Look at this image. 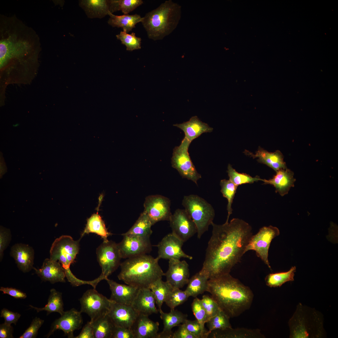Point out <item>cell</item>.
I'll list each match as a JSON object with an SVG mask.
<instances>
[{
	"label": "cell",
	"instance_id": "obj_1",
	"mask_svg": "<svg viewBox=\"0 0 338 338\" xmlns=\"http://www.w3.org/2000/svg\"><path fill=\"white\" fill-rule=\"evenodd\" d=\"M36 32L16 16L0 17V104L9 85L30 84L38 70L41 51Z\"/></svg>",
	"mask_w": 338,
	"mask_h": 338
},
{
	"label": "cell",
	"instance_id": "obj_2",
	"mask_svg": "<svg viewBox=\"0 0 338 338\" xmlns=\"http://www.w3.org/2000/svg\"><path fill=\"white\" fill-rule=\"evenodd\" d=\"M212 235L200 272L208 279L229 274L241 261L252 236L251 226L244 220L233 218L221 225L213 222Z\"/></svg>",
	"mask_w": 338,
	"mask_h": 338
},
{
	"label": "cell",
	"instance_id": "obj_3",
	"mask_svg": "<svg viewBox=\"0 0 338 338\" xmlns=\"http://www.w3.org/2000/svg\"><path fill=\"white\" fill-rule=\"evenodd\" d=\"M207 291L230 318L238 317L248 310L254 297L250 288L230 273L209 279Z\"/></svg>",
	"mask_w": 338,
	"mask_h": 338
},
{
	"label": "cell",
	"instance_id": "obj_4",
	"mask_svg": "<svg viewBox=\"0 0 338 338\" xmlns=\"http://www.w3.org/2000/svg\"><path fill=\"white\" fill-rule=\"evenodd\" d=\"M159 259L145 254L127 259L120 263L118 279L126 284L141 288H149L163 273L158 264Z\"/></svg>",
	"mask_w": 338,
	"mask_h": 338
},
{
	"label": "cell",
	"instance_id": "obj_5",
	"mask_svg": "<svg viewBox=\"0 0 338 338\" xmlns=\"http://www.w3.org/2000/svg\"><path fill=\"white\" fill-rule=\"evenodd\" d=\"M181 15V6L168 0L146 13L142 18L141 22L150 39L160 40L176 29Z\"/></svg>",
	"mask_w": 338,
	"mask_h": 338
},
{
	"label": "cell",
	"instance_id": "obj_6",
	"mask_svg": "<svg viewBox=\"0 0 338 338\" xmlns=\"http://www.w3.org/2000/svg\"><path fill=\"white\" fill-rule=\"evenodd\" d=\"M315 310L299 304L289 325L290 338H321L324 336L323 319Z\"/></svg>",
	"mask_w": 338,
	"mask_h": 338
},
{
	"label": "cell",
	"instance_id": "obj_7",
	"mask_svg": "<svg viewBox=\"0 0 338 338\" xmlns=\"http://www.w3.org/2000/svg\"><path fill=\"white\" fill-rule=\"evenodd\" d=\"M182 205L194 222L197 238L200 239L213 223L215 216L213 207L204 199L193 194L184 196Z\"/></svg>",
	"mask_w": 338,
	"mask_h": 338
},
{
	"label": "cell",
	"instance_id": "obj_8",
	"mask_svg": "<svg viewBox=\"0 0 338 338\" xmlns=\"http://www.w3.org/2000/svg\"><path fill=\"white\" fill-rule=\"evenodd\" d=\"M81 239L74 240L69 235H62L53 242L50 250V258L59 262L64 268L66 277L69 282L74 281L76 277L70 269L79 249V242Z\"/></svg>",
	"mask_w": 338,
	"mask_h": 338
},
{
	"label": "cell",
	"instance_id": "obj_9",
	"mask_svg": "<svg viewBox=\"0 0 338 338\" xmlns=\"http://www.w3.org/2000/svg\"><path fill=\"white\" fill-rule=\"evenodd\" d=\"M97 261L101 267L102 273L94 280L95 284L101 280H106L120 265L121 258L117 243L112 241L103 242L97 248Z\"/></svg>",
	"mask_w": 338,
	"mask_h": 338
},
{
	"label": "cell",
	"instance_id": "obj_10",
	"mask_svg": "<svg viewBox=\"0 0 338 338\" xmlns=\"http://www.w3.org/2000/svg\"><path fill=\"white\" fill-rule=\"evenodd\" d=\"M191 142L184 138L179 146L175 147L171 158L172 167L184 178L192 181L197 185L201 176L197 171L188 152Z\"/></svg>",
	"mask_w": 338,
	"mask_h": 338
},
{
	"label": "cell",
	"instance_id": "obj_11",
	"mask_svg": "<svg viewBox=\"0 0 338 338\" xmlns=\"http://www.w3.org/2000/svg\"><path fill=\"white\" fill-rule=\"evenodd\" d=\"M79 301L80 311L88 315L92 321L107 314L113 302L94 288L86 291Z\"/></svg>",
	"mask_w": 338,
	"mask_h": 338
},
{
	"label": "cell",
	"instance_id": "obj_12",
	"mask_svg": "<svg viewBox=\"0 0 338 338\" xmlns=\"http://www.w3.org/2000/svg\"><path fill=\"white\" fill-rule=\"evenodd\" d=\"M280 234L279 229L271 225L264 226L251 237L245 252L250 250L255 251L257 256L271 269L268 260V252L272 240Z\"/></svg>",
	"mask_w": 338,
	"mask_h": 338
},
{
	"label": "cell",
	"instance_id": "obj_13",
	"mask_svg": "<svg viewBox=\"0 0 338 338\" xmlns=\"http://www.w3.org/2000/svg\"><path fill=\"white\" fill-rule=\"evenodd\" d=\"M170 204L168 198L160 195H150L146 198L144 211L152 225L159 221H169L172 215Z\"/></svg>",
	"mask_w": 338,
	"mask_h": 338
},
{
	"label": "cell",
	"instance_id": "obj_14",
	"mask_svg": "<svg viewBox=\"0 0 338 338\" xmlns=\"http://www.w3.org/2000/svg\"><path fill=\"white\" fill-rule=\"evenodd\" d=\"M169 221L172 233L184 243L197 233L194 222L185 209L176 210Z\"/></svg>",
	"mask_w": 338,
	"mask_h": 338
},
{
	"label": "cell",
	"instance_id": "obj_15",
	"mask_svg": "<svg viewBox=\"0 0 338 338\" xmlns=\"http://www.w3.org/2000/svg\"><path fill=\"white\" fill-rule=\"evenodd\" d=\"M117 246L122 259H128L146 254L151 250L150 237L122 235Z\"/></svg>",
	"mask_w": 338,
	"mask_h": 338
},
{
	"label": "cell",
	"instance_id": "obj_16",
	"mask_svg": "<svg viewBox=\"0 0 338 338\" xmlns=\"http://www.w3.org/2000/svg\"><path fill=\"white\" fill-rule=\"evenodd\" d=\"M81 312L74 308L64 311L59 318L52 324L49 333L46 335L49 337L57 330H62L68 338H74V330L80 329L83 324Z\"/></svg>",
	"mask_w": 338,
	"mask_h": 338
},
{
	"label": "cell",
	"instance_id": "obj_17",
	"mask_svg": "<svg viewBox=\"0 0 338 338\" xmlns=\"http://www.w3.org/2000/svg\"><path fill=\"white\" fill-rule=\"evenodd\" d=\"M184 243L172 233L165 236L157 245V257L166 259H179L182 258L191 260L192 257L185 253L182 247Z\"/></svg>",
	"mask_w": 338,
	"mask_h": 338
},
{
	"label": "cell",
	"instance_id": "obj_18",
	"mask_svg": "<svg viewBox=\"0 0 338 338\" xmlns=\"http://www.w3.org/2000/svg\"><path fill=\"white\" fill-rule=\"evenodd\" d=\"M189 275V265L186 261L171 259L169 260V268L164 276L173 288L180 289L187 284Z\"/></svg>",
	"mask_w": 338,
	"mask_h": 338
},
{
	"label": "cell",
	"instance_id": "obj_19",
	"mask_svg": "<svg viewBox=\"0 0 338 338\" xmlns=\"http://www.w3.org/2000/svg\"><path fill=\"white\" fill-rule=\"evenodd\" d=\"M139 314L131 305L114 302L108 314L115 326L131 329Z\"/></svg>",
	"mask_w": 338,
	"mask_h": 338
},
{
	"label": "cell",
	"instance_id": "obj_20",
	"mask_svg": "<svg viewBox=\"0 0 338 338\" xmlns=\"http://www.w3.org/2000/svg\"><path fill=\"white\" fill-rule=\"evenodd\" d=\"M106 280L111 292L110 300L115 303L131 305L139 288L128 284H120L108 278Z\"/></svg>",
	"mask_w": 338,
	"mask_h": 338
},
{
	"label": "cell",
	"instance_id": "obj_21",
	"mask_svg": "<svg viewBox=\"0 0 338 338\" xmlns=\"http://www.w3.org/2000/svg\"><path fill=\"white\" fill-rule=\"evenodd\" d=\"M33 269L36 274L44 281H49L52 284L65 282L64 269L58 261L47 258L44 260L40 268L36 269L34 268Z\"/></svg>",
	"mask_w": 338,
	"mask_h": 338
},
{
	"label": "cell",
	"instance_id": "obj_22",
	"mask_svg": "<svg viewBox=\"0 0 338 338\" xmlns=\"http://www.w3.org/2000/svg\"><path fill=\"white\" fill-rule=\"evenodd\" d=\"M156 300L151 290L147 288H139L131 306L139 314L149 315L159 311L156 306Z\"/></svg>",
	"mask_w": 338,
	"mask_h": 338
},
{
	"label": "cell",
	"instance_id": "obj_23",
	"mask_svg": "<svg viewBox=\"0 0 338 338\" xmlns=\"http://www.w3.org/2000/svg\"><path fill=\"white\" fill-rule=\"evenodd\" d=\"M10 254L19 269L23 272H28L33 269L34 251L30 246L21 243L16 244L11 248Z\"/></svg>",
	"mask_w": 338,
	"mask_h": 338
},
{
	"label": "cell",
	"instance_id": "obj_24",
	"mask_svg": "<svg viewBox=\"0 0 338 338\" xmlns=\"http://www.w3.org/2000/svg\"><path fill=\"white\" fill-rule=\"evenodd\" d=\"M159 323L139 314L131 327L135 338H158Z\"/></svg>",
	"mask_w": 338,
	"mask_h": 338
},
{
	"label": "cell",
	"instance_id": "obj_25",
	"mask_svg": "<svg viewBox=\"0 0 338 338\" xmlns=\"http://www.w3.org/2000/svg\"><path fill=\"white\" fill-rule=\"evenodd\" d=\"M273 177L269 180L262 179L264 184H270L275 188L276 192L282 196L287 194L290 188L294 186L296 181L294 172L287 168L279 170Z\"/></svg>",
	"mask_w": 338,
	"mask_h": 338
},
{
	"label": "cell",
	"instance_id": "obj_26",
	"mask_svg": "<svg viewBox=\"0 0 338 338\" xmlns=\"http://www.w3.org/2000/svg\"><path fill=\"white\" fill-rule=\"evenodd\" d=\"M164 325L162 331L158 333V338H172V329L183 323L187 319V315L175 309L168 313L161 310L159 311Z\"/></svg>",
	"mask_w": 338,
	"mask_h": 338
},
{
	"label": "cell",
	"instance_id": "obj_27",
	"mask_svg": "<svg viewBox=\"0 0 338 338\" xmlns=\"http://www.w3.org/2000/svg\"><path fill=\"white\" fill-rule=\"evenodd\" d=\"M182 130L185 133V138L190 142L204 133L211 132L213 129L201 121L198 117H192L187 121L173 125Z\"/></svg>",
	"mask_w": 338,
	"mask_h": 338
},
{
	"label": "cell",
	"instance_id": "obj_28",
	"mask_svg": "<svg viewBox=\"0 0 338 338\" xmlns=\"http://www.w3.org/2000/svg\"><path fill=\"white\" fill-rule=\"evenodd\" d=\"M244 152L253 158H258L259 162L266 164L276 172L287 168L283 156L278 150L271 152L259 148L255 154L246 150Z\"/></svg>",
	"mask_w": 338,
	"mask_h": 338
},
{
	"label": "cell",
	"instance_id": "obj_29",
	"mask_svg": "<svg viewBox=\"0 0 338 338\" xmlns=\"http://www.w3.org/2000/svg\"><path fill=\"white\" fill-rule=\"evenodd\" d=\"M79 5L90 18H102L111 13L109 0H82Z\"/></svg>",
	"mask_w": 338,
	"mask_h": 338
},
{
	"label": "cell",
	"instance_id": "obj_30",
	"mask_svg": "<svg viewBox=\"0 0 338 338\" xmlns=\"http://www.w3.org/2000/svg\"><path fill=\"white\" fill-rule=\"evenodd\" d=\"M214 338H263L264 336L258 329H251L244 328L213 331Z\"/></svg>",
	"mask_w": 338,
	"mask_h": 338
},
{
	"label": "cell",
	"instance_id": "obj_31",
	"mask_svg": "<svg viewBox=\"0 0 338 338\" xmlns=\"http://www.w3.org/2000/svg\"><path fill=\"white\" fill-rule=\"evenodd\" d=\"M90 233L99 235L104 242L108 241L107 238L112 234L108 231L104 221L98 213L93 214L87 219L86 227L81 233L80 238L85 234Z\"/></svg>",
	"mask_w": 338,
	"mask_h": 338
},
{
	"label": "cell",
	"instance_id": "obj_32",
	"mask_svg": "<svg viewBox=\"0 0 338 338\" xmlns=\"http://www.w3.org/2000/svg\"><path fill=\"white\" fill-rule=\"evenodd\" d=\"M109 15L110 18L108 23L109 25L113 27L121 28L127 33L131 31L135 28L136 25L142 20V18L137 14L118 16L110 13Z\"/></svg>",
	"mask_w": 338,
	"mask_h": 338
},
{
	"label": "cell",
	"instance_id": "obj_33",
	"mask_svg": "<svg viewBox=\"0 0 338 338\" xmlns=\"http://www.w3.org/2000/svg\"><path fill=\"white\" fill-rule=\"evenodd\" d=\"M208 279L205 274L199 271L189 279L185 292L189 297H197L207 291Z\"/></svg>",
	"mask_w": 338,
	"mask_h": 338
},
{
	"label": "cell",
	"instance_id": "obj_34",
	"mask_svg": "<svg viewBox=\"0 0 338 338\" xmlns=\"http://www.w3.org/2000/svg\"><path fill=\"white\" fill-rule=\"evenodd\" d=\"M152 225L147 216L143 211L131 228L121 235L150 237L152 232L151 228Z\"/></svg>",
	"mask_w": 338,
	"mask_h": 338
},
{
	"label": "cell",
	"instance_id": "obj_35",
	"mask_svg": "<svg viewBox=\"0 0 338 338\" xmlns=\"http://www.w3.org/2000/svg\"><path fill=\"white\" fill-rule=\"evenodd\" d=\"M50 292L48 303L44 307L38 308L31 305L29 306L38 312L45 311L47 312V314L49 315L52 312H56L61 315L64 312L62 294L54 289H51Z\"/></svg>",
	"mask_w": 338,
	"mask_h": 338
},
{
	"label": "cell",
	"instance_id": "obj_36",
	"mask_svg": "<svg viewBox=\"0 0 338 338\" xmlns=\"http://www.w3.org/2000/svg\"><path fill=\"white\" fill-rule=\"evenodd\" d=\"M93 322L94 338H111L115 326L108 314Z\"/></svg>",
	"mask_w": 338,
	"mask_h": 338
},
{
	"label": "cell",
	"instance_id": "obj_37",
	"mask_svg": "<svg viewBox=\"0 0 338 338\" xmlns=\"http://www.w3.org/2000/svg\"><path fill=\"white\" fill-rule=\"evenodd\" d=\"M149 288L154 295L159 312L162 310V304L173 288L167 281H164L162 279H160L151 284Z\"/></svg>",
	"mask_w": 338,
	"mask_h": 338
},
{
	"label": "cell",
	"instance_id": "obj_38",
	"mask_svg": "<svg viewBox=\"0 0 338 338\" xmlns=\"http://www.w3.org/2000/svg\"><path fill=\"white\" fill-rule=\"evenodd\" d=\"M296 270V267L294 266L286 272L269 274L265 278L266 284L270 287H278L286 282L293 281Z\"/></svg>",
	"mask_w": 338,
	"mask_h": 338
},
{
	"label": "cell",
	"instance_id": "obj_39",
	"mask_svg": "<svg viewBox=\"0 0 338 338\" xmlns=\"http://www.w3.org/2000/svg\"><path fill=\"white\" fill-rule=\"evenodd\" d=\"M230 318L220 310L214 316L207 322L208 329L207 334L208 335L213 331L217 330H224L232 328L230 322Z\"/></svg>",
	"mask_w": 338,
	"mask_h": 338
},
{
	"label": "cell",
	"instance_id": "obj_40",
	"mask_svg": "<svg viewBox=\"0 0 338 338\" xmlns=\"http://www.w3.org/2000/svg\"><path fill=\"white\" fill-rule=\"evenodd\" d=\"M110 10L112 13L121 11L124 14H127L142 5V0H109Z\"/></svg>",
	"mask_w": 338,
	"mask_h": 338
},
{
	"label": "cell",
	"instance_id": "obj_41",
	"mask_svg": "<svg viewBox=\"0 0 338 338\" xmlns=\"http://www.w3.org/2000/svg\"><path fill=\"white\" fill-rule=\"evenodd\" d=\"M220 185L221 187V192L223 197L226 198L228 201L227 206L228 215L226 221H228L230 216L232 213V203L238 186L229 180L226 179L221 180Z\"/></svg>",
	"mask_w": 338,
	"mask_h": 338
},
{
	"label": "cell",
	"instance_id": "obj_42",
	"mask_svg": "<svg viewBox=\"0 0 338 338\" xmlns=\"http://www.w3.org/2000/svg\"><path fill=\"white\" fill-rule=\"evenodd\" d=\"M227 172L229 177V180L235 185L238 186L242 184L252 183L258 181H262L258 176L252 177L245 173H241L237 172L232 166L229 164L228 166Z\"/></svg>",
	"mask_w": 338,
	"mask_h": 338
},
{
	"label": "cell",
	"instance_id": "obj_43",
	"mask_svg": "<svg viewBox=\"0 0 338 338\" xmlns=\"http://www.w3.org/2000/svg\"><path fill=\"white\" fill-rule=\"evenodd\" d=\"M116 37L121 41L122 44L125 46L127 51H131L141 48V39L136 37L135 33L129 34L123 30L116 35Z\"/></svg>",
	"mask_w": 338,
	"mask_h": 338
},
{
	"label": "cell",
	"instance_id": "obj_44",
	"mask_svg": "<svg viewBox=\"0 0 338 338\" xmlns=\"http://www.w3.org/2000/svg\"><path fill=\"white\" fill-rule=\"evenodd\" d=\"M189 297L185 291H183L179 288H173L167 296L164 302L171 310H173L186 301Z\"/></svg>",
	"mask_w": 338,
	"mask_h": 338
},
{
	"label": "cell",
	"instance_id": "obj_45",
	"mask_svg": "<svg viewBox=\"0 0 338 338\" xmlns=\"http://www.w3.org/2000/svg\"><path fill=\"white\" fill-rule=\"evenodd\" d=\"M192 308L193 313L200 325L202 329L205 332H207L205 328V324L208 320L206 311L203 307L200 299L196 297L192 304Z\"/></svg>",
	"mask_w": 338,
	"mask_h": 338
},
{
	"label": "cell",
	"instance_id": "obj_46",
	"mask_svg": "<svg viewBox=\"0 0 338 338\" xmlns=\"http://www.w3.org/2000/svg\"><path fill=\"white\" fill-rule=\"evenodd\" d=\"M200 301L206 311L208 320L215 315L221 310L216 302L211 296L204 295L202 296V299H200Z\"/></svg>",
	"mask_w": 338,
	"mask_h": 338
},
{
	"label": "cell",
	"instance_id": "obj_47",
	"mask_svg": "<svg viewBox=\"0 0 338 338\" xmlns=\"http://www.w3.org/2000/svg\"><path fill=\"white\" fill-rule=\"evenodd\" d=\"M183 324L187 330L196 338H207L208 336L207 332L203 330L196 319L193 320L187 319Z\"/></svg>",
	"mask_w": 338,
	"mask_h": 338
},
{
	"label": "cell",
	"instance_id": "obj_48",
	"mask_svg": "<svg viewBox=\"0 0 338 338\" xmlns=\"http://www.w3.org/2000/svg\"><path fill=\"white\" fill-rule=\"evenodd\" d=\"M44 320L37 317L32 320L30 325L19 338H34L36 337L38 331L44 323Z\"/></svg>",
	"mask_w": 338,
	"mask_h": 338
},
{
	"label": "cell",
	"instance_id": "obj_49",
	"mask_svg": "<svg viewBox=\"0 0 338 338\" xmlns=\"http://www.w3.org/2000/svg\"><path fill=\"white\" fill-rule=\"evenodd\" d=\"M11 235L10 231L4 228H0V259L2 261L3 252L9 243Z\"/></svg>",
	"mask_w": 338,
	"mask_h": 338
},
{
	"label": "cell",
	"instance_id": "obj_50",
	"mask_svg": "<svg viewBox=\"0 0 338 338\" xmlns=\"http://www.w3.org/2000/svg\"><path fill=\"white\" fill-rule=\"evenodd\" d=\"M20 316V314L13 312L5 308L3 309L1 311L0 317L4 319V323L9 325L14 324L16 325Z\"/></svg>",
	"mask_w": 338,
	"mask_h": 338
},
{
	"label": "cell",
	"instance_id": "obj_51",
	"mask_svg": "<svg viewBox=\"0 0 338 338\" xmlns=\"http://www.w3.org/2000/svg\"><path fill=\"white\" fill-rule=\"evenodd\" d=\"M111 338H135L131 329L115 326Z\"/></svg>",
	"mask_w": 338,
	"mask_h": 338
},
{
	"label": "cell",
	"instance_id": "obj_52",
	"mask_svg": "<svg viewBox=\"0 0 338 338\" xmlns=\"http://www.w3.org/2000/svg\"><path fill=\"white\" fill-rule=\"evenodd\" d=\"M74 338H94L93 332V322L91 320L87 322L79 334Z\"/></svg>",
	"mask_w": 338,
	"mask_h": 338
},
{
	"label": "cell",
	"instance_id": "obj_53",
	"mask_svg": "<svg viewBox=\"0 0 338 338\" xmlns=\"http://www.w3.org/2000/svg\"><path fill=\"white\" fill-rule=\"evenodd\" d=\"M0 290L3 294H8L15 298L24 299L27 297L26 293L14 288L1 287Z\"/></svg>",
	"mask_w": 338,
	"mask_h": 338
},
{
	"label": "cell",
	"instance_id": "obj_54",
	"mask_svg": "<svg viewBox=\"0 0 338 338\" xmlns=\"http://www.w3.org/2000/svg\"><path fill=\"white\" fill-rule=\"evenodd\" d=\"M179 326L178 329L173 332L172 338H196L187 330L183 323Z\"/></svg>",
	"mask_w": 338,
	"mask_h": 338
},
{
	"label": "cell",
	"instance_id": "obj_55",
	"mask_svg": "<svg viewBox=\"0 0 338 338\" xmlns=\"http://www.w3.org/2000/svg\"><path fill=\"white\" fill-rule=\"evenodd\" d=\"M13 328L11 325L5 323L0 325V338H12Z\"/></svg>",
	"mask_w": 338,
	"mask_h": 338
}]
</instances>
